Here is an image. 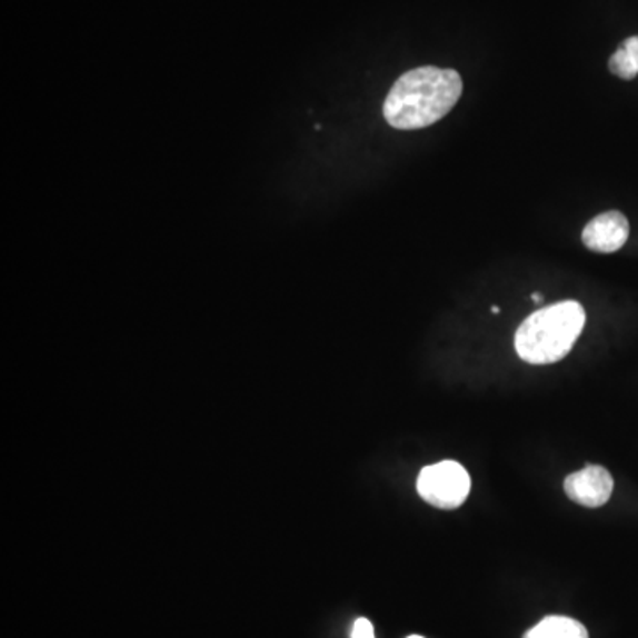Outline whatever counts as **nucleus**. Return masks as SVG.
I'll list each match as a JSON object with an SVG mask.
<instances>
[{
	"label": "nucleus",
	"mask_w": 638,
	"mask_h": 638,
	"mask_svg": "<svg viewBox=\"0 0 638 638\" xmlns=\"http://www.w3.org/2000/svg\"><path fill=\"white\" fill-rule=\"evenodd\" d=\"M463 92L456 70L422 66L407 71L385 98L383 116L396 130H420L438 123L455 109Z\"/></svg>",
	"instance_id": "obj_1"
},
{
	"label": "nucleus",
	"mask_w": 638,
	"mask_h": 638,
	"mask_svg": "<svg viewBox=\"0 0 638 638\" xmlns=\"http://www.w3.org/2000/svg\"><path fill=\"white\" fill-rule=\"evenodd\" d=\"M586 325V311L575 300H565L530 315L515 336L516 353L525 362L547 366L565 359Z\"/></svg>",
	"instance_id": "obj_2"
},
{
	"label": "nucleus",
	"mask_w": 638,
	"mask_h": 638,
	"mask_svg": "<svg viewBox=\"0 0 638 638\" xmlns=\"http://www.w3.org/2000/svg\"><path fill=\"white\" fill-rule=\"evenodd\" d=\"M417 491L438 509H456L470 494V476L456 461L429 465L417 479Z\"/></svg>",
	"instance_id": "obj_3"
},
{
	"label": "nucleus",
	"mask_w": 638,
	"mask_h": 638,
	"mask_svg": "<svg viewBox=\"0 0 638 638\" xmlns=\"http://www.w3.org/2000/svg\"><path fill=\"white\" fill-rule=\"evenodd\" d=\"M565 491L584 508H601L612 497L614 479L607 468L587 465L580 472L566 477Z\"/></svg>",
	"instance_id": "obj_4"
},
{
	"label": "nucleus",
	"mask_w": 638,
	"mask_h": 638,
	"mask_svg": "<svg viewBox=\"0 0 638 638\" xmlns=\"http://www.w3.org/2000/svg\"><path fill=\"white\" fill-rule=\"evenodd\" d=\"M630 237V222L621 211H605L587 223L581 241L587 249L599 255H612Z\"/></svg>",
	"instance_id": "obj_5"
},
{
	"label": "nucleus",
	"mask_w": 638,
	"mask_h": 638,
	"mask_svg": "<svg viewBox=\"0 0 638 638\" xmlns=\"http://www.w3.org/2000/svg\"><path fill=\"white\" fill-rule=\"evenodd\" d=\"M524 638H589V634L586 626L571 617L550 616L530 628Z\"/></svg>",
	"instance_id": "obj_6"
},
{
	"label": "nucleus",
	"mask_w": 638,
	"mask_h": 638,
	"mask_svg": "<svg viewBox=\"0 0 638 638\" xmlns=\"http://www.w3.org/2000/svg\"><path fill=\"white\" fill-rule=\"evenodd\" d=\"M608 68H610V71H612L616 77H619V79L631 80L638 74L637 70H635L634 62L628 58V53H626L622 47L610 58Z\"/></svg>",
	"instance_id": "obj_7"
},
{
	"label": "nucleus",
	"mask_w": 638,
	"mask_h": 638,
	"mask_svg": "<svg viewBox=\"0 0 638 638\" xmlns=\"http://www.w3.org/2000/svg\"><path fill=\"white\" fill-rule=\"evenodd\" d=\"M351 638H377L375 637L371 621L363 619V617L357 619L353 625V631H351Z\"/></svg>",
	"instance_id": "obj_8"
},
{
	"label": "nucleus",
	"mask_w": 638,
	"mask_h": 638,
	"mask_svg": "<svg viewBox=\"0 0 638 638\" xmlns=\"http://www.w3.org/2000/svg\"><path fill=\"white\" fill-rule=\"evenodd\" d=\"M621 47L626 50V53H628V58L634 62L635 70H637L638 73V36H631Z\"/></svg>",
	"instance_id": "obj_9"
},
{
	"label": "nucleus",
	"mask_w": 638,
	"mask_h": 638,
	"mask_svg": "<svg viewBox=\"0 0 638 638\" xmlns=\"http://www.w3.org/2000/svg\"><path fill=\"white\" fill-rule=\"evenodd\" d=\"M532 300L536 303H541L542 302V297L539 293L532 295Z\"/></svg>",
	"instance_id": "obj_10"
},
{
	"label": "nucleus",
	"mask_w": 638,
	"mask_h": 638,
	"mask_svg": "<svg viewBox=\"0 0 638 638\" xmlns=\"http://www.w3.org/2000/svg\"><path fill=\"white\" fill-rule=\"evenodd\" d=\"M491 311H494V315H499L500 309H499V307H494V309H491Z\"/></svg>",
	"instance_id": "obj_11"
},
{
	"label": "nucleus",
	"mask_w": 638,
	"mask_h": 638,
	"mask_svg": "<svg viewBox=\"0 0 638 638\" xmlns=\"http://www.w3.org/2000/svg\"><path fill=\"white\" fill-rule=\"evenodd\" d=\"M408 638H425V637H419V635H411V637Z\"/></svg>",
	"instance_id": "obj_12"
}]
</instances>
